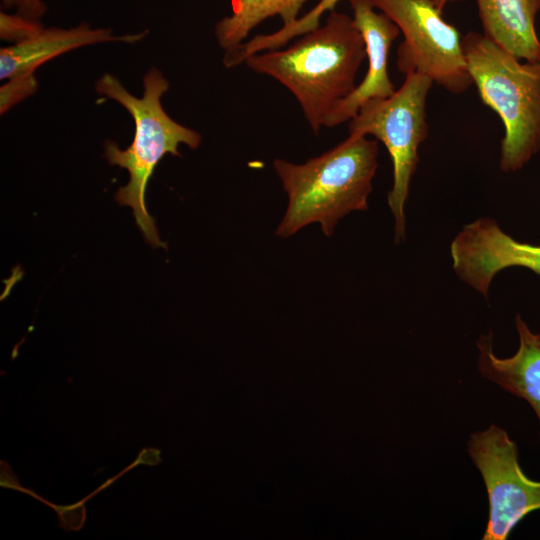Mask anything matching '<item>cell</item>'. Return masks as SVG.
Returning <instances> with one entry per match:
<instances>
[{"label":"cell","mask_w":540,"mask_h":540,"mask_svg":"<svg viewBox=\"0 0 540 540\" xmlns=\"http://www.w3.org/2000/svg\"><path fill=\"white\" fill-rule=\"evenodd\" d=\"M365 59L364 39L353 18L334 9L322 26L301 35L287 48L255 53L244 63L285 86L318 135L331 109L356 88V76Z\"/></svg>","instance_id":"6da1fadb"},{"label":"cell","mask_w":540,"mask_h":540,"mask_svg":"<svg viewBox=\"0 0 540 540\" xmlns=\"http://www.w3.org/2000/svg\"><path fill=\"white\" fill-rule=\"evenodd\" d=\"M378 152V140L348 135L303 164L276 158L273 167L288 196V205L275 234L288 238L307 225L319 223L329 237L345 215L367 210Z\"/></svg>","instance_id":"7a4b0ae2"},{"label":"cell","mask_w":540,"mask_h":540,"mask_svg":"<svg viewBox=\"0 0 540 540\" xmlns=\"http://www.w3.org/2000/svg\"><path fill=\"white\" fill-rule=\"evenodd\" d=\"M144 93L138 98L128 92L111 74H104L96 83V91L122 105L132 116L135 133L129 147L121 150L112 141L105 144V157L110 165H117L129 173L128 183L121 187L115 200L132 209L133 216L146 241L153 247H166L160 240L155 219L149 214L145 193L148 182L165 154L181 156L180 144L196 149L201 135L174 121L161 104L169 82L157 69L152 68L143 78Z\"/></svg>","instance_id":"3957f363"},{"label":"cell","mask_w":540,"mask_h":540,"mask_svg":"<svg viewBox=\"0 0 540 540\" xmlns=\"http://www.w3.org/2000/svg\"><path fill=\"white\" fill-rule=\"evenodd\" d=\"M462 46L481 101L504 125L500 168L520 170L540 149V61L521 62L474 31L463 36Z\"/></svg>","instance_id":"277c9868"},{"label":"cell","mask_w":540,"mask_h":540,"mask_svg":"<svg viewBox=\"0 0 540 540\" xmlns=\"http://www.w3.org/2000/svg\"><path fill=\"white\" fill-rule=\"evenodd\" d=\"M433 83L425 75L406 74L393 95L367 100L348 121L349 135L374 136L385 145L391 157L393 184L388 193V205L395 219L396 244L405 235L404 206L419 161L418 148L429 133L426 103Z\"/></svg>","instance_id":"5b68a950"},{"label":"cell","mask_w":540,"mask_h":540,"mask_svg":"<svg viewBox=\"0 0 540 540\" xmlns=\"http://www.w3.org/2000/svg\"><path fill=\"white\" fill-rule=\"evenodd\" d=\"M399 28L404 40L396 64L402 73H419L445 90L461 94L473 84L455 26L445 21L433 0H371Z\"/></svg>","instance_id":"8992f818"},{"label":"cell","mask_w":540,"mask_h":540,"mask_svg":"<svg viewBox=\"0 0 540 540\" xmlns=\"http://www.w3.org/2000/svg\"><path fill=\"white\" fill-rule=\"evenodd\" d=\"M467 452L488 496L489 517L482 540H506L519 522L540 509V481L526 476L517 444L498 426L472 433Z\"/></svg>","instance_id":"52a82bcc"},{"label":"cell","mask_w":540,"mask_h":540,"mask_svg":"<svg viewBox=\"0 0 540 540\" xmlns=\"http://www.w3.org/2000/svg\"><path fill=\"white\" fill-rule=\"evenodd\" d=\"M450 253L457 276L485 298L494 276L508 267H524L540 276V245L515 240L491 218L465 225Z\"/></svg>","instance_id":"ba28073f"},{"label":"cell","mask_w":540,"mask_h":540,"mask_svg":"<svg viewBox=\"0 0 540 540\" xmlns=\"http://www.w3.org/2000/svg\"><path fill=\"white\" fill-rule=\"evenodd\" d=\"M353 20L362 34L368 69L354 91L340 100L327 114L323 126L331 128L348 122L360 106L371 98H387L395 87L388 74V55L400 33L398 26L383 12H376L371 0H348Z\"/></svg>","instance_id":"9c48e42d"},{"label":"cell","mask_w":540,"mask_h":540,"mask_svg":"<svg viewBox=\"0 0 540 540\" xmlns=\"http://www.w3.org/2000/svg\"><path fill=\"white\" fill-rule=\"evenodd\" d=\"M515 326L519 348L509 358H498L493 353L491 332L479 337L478 371L506 392L529 403L540 423V334L533 333L519 314Z\"/></svg>","instance_id":"30bf717a"},{"label":"cell","mask_w":540,"mask_h":540,"mask_svg":"<svg viewBox=\"0 0 540 540\" xmlns=\"http://www.w3.org/2000/svg\"><path fill=\"white\" fill-rule=\"evenodd\" d=\"M146 33L115 36L110 29H92L87 23L71 29L42 28L26 40L1 48L0 78L33 76L43 63L73 49L103 42L134 43Z\"/></svg>","instance_id":"8fae6325"},{"label":"cell","mask_w":540,"mask_h":540,"mask_svg":"<svg viewBox=\"0 0 540 540\" xmlns=\"http://www.w3.org/2000/svg\"><path fill=\"white\" fill-rule=\"evenodd\" d=\"M483 34L516 57L540 61L535 19L540 0H475Z\"/></svg>","instance_id":"7c38bea8"},{"label":"cell","mask_w":540,"mask_h":540,"mask_svg":"<svg viewBox=\"0 0 540 540\" xmlns=\"http://www.w3.org/2000/svg\"><path fill=\"white\" fill-rule=\"evenodd\" d=\"M307 0H233L232 14L215 26V36L220 47L230 52L243 43L250 31L261 22L279 16L283 25L298 19Z\"/></svg>","instance_id":"4fadbf2b"},{"label":"cell","mask_w":540,"mask_h":540,"mask_svg":"<svg viewBox=\"0 0 540 540\" xmlns=\"http://www.w3.org/2000/svg\"><path fill=\"white\" fill-rule=\"evenodd\" d=\"M1 38L21 42L38 33L42 26L35 20L25 16L0 14Z\"/></svg>","instance_id":"5bb4252c"},{"label":"cell","mask_w":540,"mask_h":540,"mask_svg":"<svg viewBox=\"0 0 540 540\" xmlns=\"http://www.w3.org/2000/svg\"><path fill=\"white\" fill-rule=\"evenodd\" d=\"M1 87V112H5L11 105L34 93L37 81L33 76L15 77Z\"/></svg>","instance_id":"9a60e30c"},{"label":"cell","mask_w":540,"mask_h":540,"mask_svg":"<svg viewBox=\"0 0 540 540\" xmlns=\"http://www.w3.org/2000/svg\"><path fill=\"white\" fill-rule=\"evenodd\" d=\"M22 16L37 19L45 12V5L41 0H21L18 4Z\"/></svg>","instance_id":"2e32d148"},{"label":"cell","mask_w":540,"mask_h":540,"mask_svg":"<svg viewBox=\"0 0 540 540\" xmlns=\"http://www.w3.org/2000/svg\"><path fill=\"white\" fill-rule=\"evenodd\" d=\"M454 1H460V0H433L435 6L440 10L442 11L444 9V7L448 4V3H451V2H454Z\"/></svg>","instance_id":"e0dca14e"},{"label":"cell","mask_w":540,"mask_h":540,"mask_svg":"<svg viewBox=\"0 0 540 540\" xmlns=\"http://www.w3.org/2000/svg\"><path fill=\"white\" fill-rule=\"evenodd\" d=\"M21 0H3L5 6L10 7L14 4H19Z\"/></svg>","instance_id":"ac0fdd59"}]
</instances>
